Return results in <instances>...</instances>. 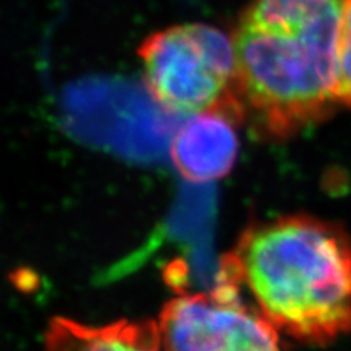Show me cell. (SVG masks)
Wrapping results in <instances>:
<instances>
[{"label":"cell","mask_w":351,"mask_h":351,"mask_svg":"<svg viewBox=\"0 0 351 351\" xmlns=\"http://www.w3.org/2000/svg\"><path fill=\"white\" fill-rule=\"evenodd\" d=\"M239 122L221 112L192 114L171 139L176 170L191 183H210L233 170L239 154Z\"/></svg>","instance_id":"5b68a950"},{"label":"cell","mask_w":351,"mask_h":351,"mask_svg":"<svg viewBox=\"0 0 351 351\" xmlns=\"http://www.w3.org/2000/svg\"><path fill=\"white\" fill-rule=\"evenodd\" d=\"M346 0H252L232 37L246 116L287 139L339 103L337 51Z\"/></svg>","instance_id":"7a4b0ae2"},{"label":"cell","mask_w":351,"mask_h":351,"mask_svg":"<svg viewBox=\"0 0 351 351\" xmlns=\"http://www.w3.org/2000/svg\"><path fill=\"white\" fill-rule=\"evenodd\" d=\"M145 86L162 110L176 114L221 112L241 122L233 41L206 24L173 25L139 46Z\"/></svg>","instance_id":"3957f363"},{"label":"cell","mask_w":351,"mask_h":351,"mask_svg":"<svg viewBox=\"0 0 351 351\" xmlns=\"http://www.w3.org/2000/svg\"><path fill=\"white\" fill-rule=\"evenodd\" d=\"M217 284L295 341L328 346L351 332V237L326 219L293 214L250 226Z\"/></svg>","instance_id":"6da1fadb"},{"label":"cell","mask_w":351,"mask_h":351,"mask_svg":"<svg viewBox=\"0 0 351 351\" xmlns=\"http://www.w3.org/2000/svg\"><path fill=\"white\" fill-rule=\"evenodd\" d=\"M157 325L162 351H281L277 329L219 284L173 299Z\"/></svg>","instance_id":"277c9868"},{"label":"cell","mask_w":351,"mask_h":351,"mask_svg":"<svg viewBox=\"0 0 351 351\" xmlns=\"http://www.w3.org/2000/svg\"><path fill=\"white\" fill-rule=\"evenodd\" d=\"M46 351H162L157 322L120 321L88 326L56 317L46 334Z\"/></svg>","instance_id":"8992f818"},{"label":"cell","mask_w":351,"mask_h":351,"mask_svg":"<svg viewBox=\"0 0 351 351\" xmlns=\"http://www.w3.org/2000/svg\"><path fill=\"white\" fill-rule=\"evenodd\" d=\"M338 101L351 107V0H346L337 51Z\"/></svg>","instance_id":"52a82bcc"}]
</instances>
